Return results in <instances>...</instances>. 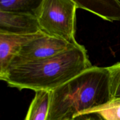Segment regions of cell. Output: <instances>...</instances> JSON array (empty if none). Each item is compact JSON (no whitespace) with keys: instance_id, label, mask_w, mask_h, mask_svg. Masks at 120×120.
<instances>
[{"instance_id":"4","label":"cell","mask_w":120,"mask_h":120,"mask_svg":"<svg viewBox=\"0 0 120 120\" xmlns=\"http://www.w3.org/2000/svg\"><path fill=\"white\" fill-rule=\"evenodd\" d=\"M78 45L71 44L66 41L42 32L22 46L10 66L46 59Z\"/></svg>"},{"instance_id":"2","label":"cell","mask_w":120,"mask_h":120,"mask_svg":"<svg viewBox=\"0 0 120 120\" xmlns=\"http://www.w3.org/2000/svg\"><path fill=\"white\" fill-rule=\"evenodd\" d=\"M111 99L109 69L93 66L51 91L46 120H75Z\"/></svg>"},{"instance_id":"9","label":"cell","mask_w":120,"mask_h":120,"mask_svg":"<svg viewBox=\"0 0 120 120\" xmlns=\"http://www.w3.org/2000/svg\"><path fill=\"white\" fill-rule=\"evenodd\" d=\"M44 0H0V11L38 16Z\"/></svg>"},{"instance_id":"8","label":"cell","mask_w":120,"mask_h":120,"mask_svg":"<svg viewBox=\"0 0 120 120\" xmlns=\"http://www.w3.org/2000/svg\"><path fill=\"white\" fill-rule=\"evenodd\" d=\"M51 91L39 90L29 106L25 120H46L49 114Z\"/></svg>"},{"instance_id":"1","label":"cell","mask_w":120,"mask_h":120,"mask_svg":"<svg viewBox=\"0 0 120 120\" xmlns=\"http://www.w3.org/2000/svg\"><path fill=\"white\" fill-rule=\"evenodd\" d=\"M91 66L85 47L79 44L46 59L10 66L0 79L19 90L52 91Z\"/></svg>"},{"instance_id":"7","label":"cell","mask_w":120,"mask_h":120,"mask_svg":"<svg viewBox=\"0 0 120 120\" xmlns=\"http://www.w3.org/2000/svg\"><path fill=\"white\" fill-rule=\"evenodd\" d=\"M77 8L84 9L110 22L120 21V0H71Z\"/></svg>"},{"instance_id":"10","label":"cell","mask_w":120,"mask_h":120,"mask_svg":"<svg viewBox=\"0 0 120 120\" xmlns=\"http://www.w3.org/2000/svg\"><path fill=\"white\" fill-rule=\"evenodd\" d=\"M97 114L104 120H120V97L111 98L104 105L84 111L80 117Z\"/></svg>"},{"instance_id":"3","label":"cell","mask_w":120,"mask_h":120,"mask_svg":"<svg viewBox=\"0 0 120 120\" xmlns=\"http://www.w3.org/2000/svg\"><path fill=\"white\" fill-rule=\"evenodd\" d=\"M77 9L71 0H44L37 16L41 30L71 44H79L75 37Z\"/></svg>"},{"instance_id":"5","label":"cell","mask_w":120,"mask_h":120,"mask_svg":"<svg viewBox=\"0 0 120 120\" xmlns=\"http://www.w3.org/2000/svg\"><path fill=\"white\" fill-rule=\"evenodd\" d=\"M41 32L36 16L0 11V32L30 35Z\"/></svg>"},{"instance_id":"11","label":"cell","mask_w":120,"mask_h":120,"mask_svg":"<svg viewBox=\"0 0 120 120\" xmlns=\"http://www.w3.org/2000/svg\"><path fill=\"white\" fill-rule=\"evenodd\" d=\"M110 75L111 98L120 97V62L107 67Z\"/></svg>"},{"instance_id":"6","label":"cell","mask_w":120,"mask_h":120,"mask_svg":"<svg viewBox=\"0 0 120 120\" xmlns=\"http://www.w3.org/2000/svg\"><path fill=\"white\" fill-rule=\"evenodd\" d=\"M42 32L30 35L0 32V76L5 73L22 46Z\"/></svg>"},{"instance_id":"12","label":"cell","mask_w":120,"mask_h":120,"mask_svg":"<svg viewBox=\"0 0 120 120\" xmlns=\"http://www.w3.org/2000/svg\"><path fill=\"white\" fill-rule=\"evenodd\" d=\"M85 120H96L92 119V118H87V119H86Z\"/></svg>"}]
</instances>
